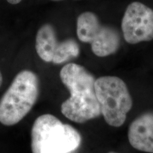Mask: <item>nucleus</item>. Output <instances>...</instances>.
<instances>
[{
    "label": "nucleus",
    "instance_id": "obj_1",
    "mask_svg": "<svg viewBox=\"0 0 153 153\" xmlns=\"http://www.w3.org/2000/svg\"><path fill=\"white\" fill-rule=\"evenodd\" d=\"M60 76L70 93L69 99L61 105L62 114L77 123L99 117L101 108L96 94L94 76L75 63L65 65L61 69Z\"/></svg>",
    "mask_w": 153,
    "mask_h": 153
},
{
    "label": "nucleus",
    "instance_id": "obj_10",
    "mask_svg": "<svg viewBox=\"0 0 153 153\" xmlns=\"http://www.w3.org/2000/svg\"><path fill=\"white\" fill-rule=\"evenodd\" d=\"M2 82H3V76H2V74H1V71H0V87H1V85H2Z\"/></svg>",
    "mask_w": 153,
    "mask_h": 153
},
{
    "label": "nucleus",
    "instance_id": "obj_11",
    "mask_svg": "<svg viewBox=\"0 0 153 153\" xmlns=\"http://www.w3.org/2000/svg\"><path fill=\"white\" fill-rule=\"evenodd\" d=\"M108 153H117V152H108Z\"/></svg>",
    "mask_w": 153,
    "mask_h": 153
},
{
    "label": "nucleus",
    "instance_id": "obj_7",
    "mask_svg": "<svg viewBox=\"0 0 153 153\" xmlns=\"http://www.w3.org/2000/svg\"><path fill=\"white\" fill-rule=\"evenodd\" d=\"M121 28L126 41L130 44L153 39V10L135 1L128 5L122 19Z\"/></svg>",
    "mask_w": 153,
    "mask_h": 153
},
{
    "label": "nucleus",
    "instance_id": "obj_8",
    "mask_svg": "<svg viewBox=\"0 0 153 153\" xmlns=\"http://www.w3.org/2000/svg\"><path fill=\"white\" fill-rule=\"evenodd\" d=\"M128 137L133 148L153 153V112L145 113L132 122Z\"/></svg>",
    "mask_w": 153,
    "mask_h": 153
},
{
    "label": "nucleus",
    "instance_id": "obj_3",
    "mask_svg": "<svg viewBox=\"0 0 153 153\" xmlns=\"http://www.w3.org/2000/svg\"><path fill=\"white\" fill-rule=\"evenodd\" d=\"M39 90L36 73L28 70L19 72L0 99V123L7 126L19 123L35 105Z\"/></svg>",
    "mask_w": 153,
    "mask_h": 153
},
{
    "label": "nucleus",
    "instance_id": "obj_2",
    "mask_svg": "<svg viewBox=\"0 0 153 153\" xmlns=\"http://www.w3.org/2000/svg\"><path fill=\"white\" fill-rule=\"evenodd\" d=\"M77 130L52 114L38 116L31 128L33 153H72L80 146Z\"/></svg>",
    "mask_w": 153,
    "mask_h": 153
},
{
    "label": "nucleus",
    "instance_id": "obj_9",
    "mask_svg": "<svg viewBox=\"0 0 153 153\" xmlns=\"http://www.w3.org/2000/svg\"><path fill=\"white\" fill-rule=\"evenodd\" d=\"M7 1L11 4H17L20 3L22 0H7Z\"/></svg>",
    "mask_w": 153,
    "mask_h": 153
},
{
    "label": "nucleus",
    "instance_id": "obj_6",
    "mask_svg": "<svg viewBox=\"0 0 153 153\" xmlns=\"http://www.w3.org/2000/svg\"><path fill=\"white\" fill-rule=\"evenodd\" d=\"M36 50L41 60L46 62L60 65L76 57L79 55V47L74 39L62 42L57 40L53 26L43 24L36 34Z\"/></svg>",
    "mask_w": 153,
    "mask_h": 153
},
{
    "label": "nucleus",
    "instance_id": "obj_4",
    "mask_svg": "<svg viewBox=\"0 0 153 153\" xmlns=\"http://www.w3.org/2000/svg\"><path fill=\"white\" fill-rule=\"evenodd\" d=\"M95 91L106 123L114 127L121 126L133 106L125 82L118 76H101L95 81Z\"/></svg>",
    "mask_w": 153,
    "mask_h": 153
},
{
    "label": "nucleus",
    "instance_id": "obj_12",
    "mask_svg": "<svg viewBox=\"0 0 153 153\" xmlns=\"http://www.w3.org/2000/svg\"><path fill=\"white\" fill-rule=\"evenodd\" d=\"M53 1H61V0H53Z\"/></svg>",
    "mask_w": 153,
    "mask_h": 153
},
{
    "label": "nucleus",
    "instance_id": "obj_5",
    "mask_svg": "<svg viewBox=\"0 0 153 153\" xmlns=\"http://www.w3.org/2000/svg\"><path fill=\"white\" fill-rule=\"evenodd\" d=\"M76 35L80 41L91 44V51L98 57L114 54L120 46L118 32L101 25L97 15L91 11H86L78 16Z\"/></svg>",
    "mask_w": 153,
    "mask_h": 153
}]
</instances>
